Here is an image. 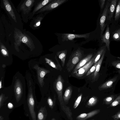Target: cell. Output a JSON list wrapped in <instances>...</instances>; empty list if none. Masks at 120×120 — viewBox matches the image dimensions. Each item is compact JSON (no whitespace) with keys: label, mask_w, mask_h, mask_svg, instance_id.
Returning <instances> with one entry per match:
<instances>
[{"label":"cell","mask_w":120,"mask_h":120,"mask_svg":"<svg viewBox=\"0 0 120 120\" xmlns=\"http://www.w3.org/2000/svg\"><path fill=\"white\" fill-rule=\"evenodd\" d=\"M36 0H22L17 7L18 13L21 12V15L24 22L27 23L32 10Z\"/></svg>","instance_id":"1"},{"label":"cell","mask_w":120,"mask_h":120,"mask_svg":"<svg viewBox=\"0 0 120 120\" xmlns=\"http://www.w3.org/2000/svg\"><path fill=\"white\" fill-rule=\"evenodd\" d=\"M14 38L15 40L14 43V47L17 51H19V47L20 45L21 42L26 44L31 50L34 47L33 42L30 38L17 29H15Z\"/></svg>","instance_id":"2"},{"label":"cell","mask_w":120,"mask_h":120,"mask_svg":"<svg viewBox=\"0 0 120 120\" xmlns=\"http://www.w3.org/2000/svg\"><path fill=\"white\" fill-rule=\"evenodd\" d=\"M83 53L80 49H77L72 53L66 65V68L68 72H72L77 64L83 59Z\"/></svg>","instance_id":"3"},{"label":"cell","mask_w":120,"mask_h":120,"mask_svg":"<svg viewBox=\"0 0 120 120\" xmlns=\"http://www.w3.org/2000/svg\"><path fill=\"white\" fill-rule=\"evenodd\" d=\"M94 59V57L85 65L75 72L71 73L69 76L79 79L84 78V76H86L87 72L93 65Z\"/></svg>","instance_id":"4"},{"label":"cell","mask_w":120,"mask_h":120,"mask_svg":"<svg viewBox=\"0 0 120 120\" xmlns=\"http://www.w3.org/2000/svg\"><path fill=\"white\" fill-rule=\"evenodd\" d=\"M64 82L61 75H60L58 76L54 82V89L58 95V100L60 105L64 104L62 94Z\"/></svg>","instance_id":"5"},{"label":"cell","mask_w":120,"mask_h":120,"mask_svg":"<svg viewBox=\"0 0 120 120\" xmlns=\"http://www.w3.org/2000/svg\"><path fill=\"white\" fill-rule=\"evenodd\" d=\"M67 0H52L43 8L38 11L36 14L42 13L46 12H49L66 2Z\"/></svg>","instance_id":"6"},{"label":"cell","mask_w":120,"mask_h":120,"mask_svg":"<svg viewBox=\"0 0 120 120\" xmlns=\"http://www.w3.org/2000/svg\"><path fill=\"white\" fill-rule=\"evenodd\" d=\"M2 3L6 11L15 22H17L16 16L14 10L15 8L13 4L8 0H3Z\"/></svg>","instance_id":"7"},{"label":"cell","mask_w":120,"mask_h":120,"mask_svg":"<svg viewBox=\"0 0 120 120\" xmlns=\"http://www.w3.org/2000/svg\"><path fill=\"white\" fill-rule=\"evenodd\" d=\"M48 12H46L39 14L36 16L33 17L30 23V27L34 30L39 29L41 26V23L42 20Z\"/></svg>","instance_id":"8"},{"label":"cell","mask_w":120,"mask_h":120,"mask_svg":"<svg viewBox=\"0 0 120 120\" xmlns=\"http://www.w3.org/2000/svg\"><path fill=\"white\" fill-rule=\"evenodd\" d=\"M27 98V103L30 112L33 120H36L34 110V101L32 91L30 89Z\"/></svg>","instance_id":"9"},{"label":"cell","mask_w":120,"mask_h":120,"mask_svg":"<svg viewBox=\"0 0 120 120\" xmlns=\"http://www.w3.org/2000/svg\"><path fill=\"white\" fill-rule=\"evenodd\" d=\"M52 0H36L34 5V7L33 11L31 12L28 18L30 20L33 17L34 15L39 10L48 3L51 1Z\"/></svg>","instance_id":"10"},{"label":"cell","mask_w":120,"mask_h":120,"mask_svg":"<svg viewBox=\"0 0 120 120\" xmlns=\"http://www.w3.org/2000/svg\"><path fill=\"white\" fill-rule=\"evenodd\" d=\"M109 1L108 0L107 2L100 20L99 24L101 30V36L102 35L103 33L106 25V24H105V22L107 15L108 8L110 3Z\"/></svg>","instance_id":"11"},{"label":"cell","mask_w":120,"mask_h":120,"mask_svg":"<svg viewBox=\"0 0 120 120\" xmlns=\"http://www.w3.org/2000/svg\"><path fill=\"white\" fill-rule=\"evenodd\" d=\"M90 33L82 34H71L64 33L62 34L63 41L72 40L75 38H88Z\"/></svg>","instance_id":"12"},{"label":"cell","mask_w":120,"mask_h":120,"mask_svg":"<svg viewBox=\"0 0 120 120\" xmlns=\"http://www.w3.org/2000/svg\"><path fill=\"white\" fill-rule=\"evenodd\" d=\"M34 68L37 71L39 82L41 86H42L44 83L43 79L44 76L47 73H49L50 71L49 70L39 67L37 65H35Z\"/></svg>","instance_id":"13"},{"label":"cell","mask_w":120,"mask_h":120,"mask_svg":"<svg viewBox=\"0 0 120 120\" xmlns=\"http://www.w3.org/2000/svg\"><path fill=\"white\" fill-rule=\"evenodd\" d=\"M106 50L104 51L102 55L101 58L99 60L95 71L91 75V79L92 82L97 81L98 78L99 77V72L103 59Z\"/></svg>","instance_id":"14"},{"label":"cell","mask_w":120,"mask_h":120,"mask_svg":"<svg viewBox=\"0 0 120 120\" xmlns=\"http://www.w3.org/2000/svg\"><path fill=\"white\" fill-rule=\"evenodd\" d=\"M93 56V54H89L82 59L76 65L71 73L75 72L85 65L92 58Z\"/></svg>","instance_id":"15"},{"label":"cell","mask_w":120,"mask_h":120,"mask_svg":"<svg viewBox=\"0 0 120 120\" xmlns=\"http://www.w3.org/2000/svg\"><path fill=\"white\" fill-rule=\"evenodd\" d=\"M15 96L16 101L18 102L20 100L22 95V90L21 84L18 80L16 81L14 87Z\"/></svg>","instance_id":"16"},{"label":"cell","mask_w":120,"mask_h":120,"mask_svg":"<svg viewBox=\"0 0 120 120\" xmlns=\"http://www.w3.org/2000/svg\"><path fill=\"white\" fill-rule=\"evenodd\" d=\"M100 111V109L93 110L88 113L81 114L76 117L77 120H85L99 113Z\"/></svg>","instance_id":"17"},{"label":"cell","mask_w":120,"mask_h":120,"mask_svg":"<svg viewBox=\"0 0 120 120\" xmlns=\"http://www.w3.org/2000/svg\"><path fill=\"white\" fill-rule=\"evenodd\" d=\"M109 29V26L108 25H107L104 33L101 36L102 42L105 43V45L108 50L109 51L110 50V43L109 41L110 33Z\"/></svg>","instance_id":"18"},{"label":"cell","mask_w":120,"mask_h":120,"mask_svg":"<svg viewBox=\"0 0 120 120\" xmlns=\"http://www.w3.org/2000/svg\"><path fill=\"white\" fill-rule=\"evenodd\" d=\"M117 0H110L109 3L108 11V20H110L113 17Z\"/></svg>","instance_id":"19"},{"label":"cell","mask_w":120,"mask_h":120,"mask_svg":"<svg viewBox=\"0 0 120 120\" xmlns=\"http://www.w3.org/2000/svg\"><path fill=\"white\" fill-rule=\"evenodd\" d=\"M117 78V76H116L101 85L98 87L99 90H101L111 87L114 83L116 80Z\"/></svg>","instance_id":"20"},{"label":"cell","mask_w":120,"mask_h":120,"mask_svg":"<svg viewBox=\"0 0 120 120\" xmlns=\"http://www.w3.org/2000/svg\"><path fill=\"white\" fill-rule=\"evenodd\" d=\"M72 92V87L69 86L66 89L63 96L64 101L66 104H67L71 96Z\"/></svg>","instance_id":"21"},{"label":"cell","mask_w":120,"mask_h":120,"mask_svg":"<svg viewBox=\"0 0 120 120\" xmlns=\"http://www.w3.org/2000/svg\"><path fill=\"white\" fill-rule=\"evenodd\" d=\"M47 115V111L45 106L41 107L38 112V120H45Z\"/></svg>","instance_id":"22"},{"label":"cell","mask_w":120,"mask_h":120,"mask_svg":"<svg viewBox=\"0 0 120 120\" xmlns=\"http://www.w3.org/2000/svg\"><path fill=\"white\" fill-rule=\"evenodd\" d=\"M67 52V50H65L58 51L56 53L57 56L61 61L62 66L63 67L65 63Z\"/></svg>","instance_id":"23"},{"label":"cell","mask_w":120,"mask_h":120,"mask_svg":"<svg viewBox=\"0 0 120 120\" xmlns=\"http://www.w3.org/2000/svg\"><path fill=\"white\" fill-rule=\"evenodd\" d=\"M106 47L105 45L102 46L101 47L97 52L95 56H94L93 61L94 64L98 62L104 51L106 50Z\"/></svg>","instance_id":"24"},{"label":"cell","mask_w":120,"mask_h":120,"mask_svg":"<svg viewBox=\"0 0 120 120\" xmlns=\"http://www.w3.org/2000/svg\"><path fill=\"white\" fill-rule=\"evenodd\" d=\"M45 60L46 63L48 64L50 66L56 69L59 70L61 71L62 68L61 66H60L54 63L52 60L47 58H45Z\"/></svg>","instance_id":"25"},{"label":"cell","mask_w":120,"mask_h":120,"mask_svg":"<svg viewBox=\"0 0 120 120\" xmlns=\"http://www.w3.org/2000/svg\"><path fill=\"white\" fill-rule=\"evenodd\" d=\"M120 18V0L118 1L116 7L114 16L115 20L116 21Z\"/></svg>","instance_id":"26"},{"label":"cell","mask_w":120,"mask_h":120,"mask_svg":"<svg viewBox=\"0 0 120 120\" xmlns=\"http://www.w3.org/2000/svg\"><path fill=\"white\" fill-rule=\"evenodd\" d=\"M98 100V99L96 97L93 96L89 99L87 102V104L89 106H93L97 103Z\"/></svg>","instance_id":"27"},{"label":"cell","mask_w":120,"mask_h":120,"mask_svg":"<svg viewBox=\"0 0 120 120\" xmlns=\"http://www.w3.org/2000/svg\"><path fill=\"white\" fill-rule=\"evenodd\" d=\"M113 39L116 41L120 40V28L116 30L112 35Z\"/></svg>","instance_id":"28"},{"label":"cell","mask_w":120,"mask_h":120,"mask_svg":"<svg viewBox=\"0 0 120 120\" xmlns=\"http://www.w3.org/2000/svg\"><path fill=\"white\" fill-rule=\"evenodd\" d=\"M1 52L2 54L4 56H8V51L5 47L1 42L0 43Z\"/></svg>","instance_id":"29"},{"label":"cell","mask_w":120,"mask_h":120,"mask_svg":"<svg viewBox=\"0 0 120 120\" xmlns=\"http://www.w3.org/2000/svg\"><path fill=\"white\" fill-rule=\"evenodd\" d=\"M114 98V95H112L106 97L104 99V101L105 104H108L112 103Z\"/></svg>","instance_id":"30"},{"label":"cell","mask_w":120,"mask_h":120,"mask_svg":"<svg viewBox=\"0 0 120 120\" xmlns=\"http://www.w3.org/2000/svg\"><path fill=\"white\" fill-rule=\"evenodd\" d=\"M56 98L54 97V101H53L50 97H49L47 99V102L49 107L52 109L55 105Z\"/></svg>","instance_id":"31"},{"label":"cell","mask_w":120,"mask_h":120,"mask_svg":"<svg viewBox=\"0 0 120 120\" xmlns=\"http://www.w3.org/2000/svg\"><path fill=\"white\" fill-rule=\"evenodd\" d=\"M82 96V94H81L76 99L73 106V108L74 109H76L79 104L81 100Z\"/></svg>","instance_id":"32"},{"label":"cell","mask_w":120,"mask_h":120,"mask_svg":"<svg viewBox=\"0 0 120 120\" xmlns=\"http://www.w3.org/2000/svg\"><path fill=\"white\" fill-rule=\"evenodd\" d=\"M98 62L94 64L91 68L86 74V76L90 75L92 73H93L95 71Z\"/></svg>","instance_id":"33"},{"label":"cell","mask_w":120,"mask_h":120,"mask_svg":"<svg viewBox=\"0 0 120 120\" xmlns=\"http://www.w3.org/2000/svg\"><path fill=\"white\" fill-rule=\"evenodd\" d=\"M111 64L112 66L116 68L119 69L118 72L120 74V60H117L112 61Z\"/></svg>","instance_id":"34"},{"label":"cell","mask_w":120,"mask_h":120,"mask_svg":"<svg viewBox=\"0 0 120 120\" xmlns=\"http://www.w3.org/2000/svg\"><path fill=\"white\" fill-rule=\"evenodd\" d=\"M120 104V95L112 102L111 105V107H115Z\"/></svg>","instance_id":"35"},{"label":"cell","mask_w":120,"mask_h":120,"mask_svg":"<svg viewBox=\"0 0 120 120\" xmlns=\"http://www.w3.org/2000/svg\"><path fill=\"white\" fill-rule=\"evenodd\" d=\"M5 99V98L2 94H1L0 96V108L3 106V103Z\"/></svg>","instance_id":"36"},{"label":"cell","mask_w":120,"mask_h":120,"mask_svg":"<svg viewBox=\"0 0 120 120\" xmlns=\"http://www.w3.org/2000/svg\"><path fill=\"white\" fill-rule=\"evenodd\" d=\"M112 117L114 120H118L120 119V111L112 116Z\"/></svg>","instance_id":"37"},{"label":"cell","mask_w":120,"mask_h":120,"mask_svg":"<svg viewBox=\"0 0 120 120\" xmlns=\"http://www.w3.org/2000/svg\"><path fill=\"white\" fill-rule=\"evenodd\" d=\"M105 0H100V6L101 9H102L104 8L105 3Z\"/></svg>","instance_id":"38"},{"label":"cell","mask_w":120,"mask_h":120,"mask_svg":"<svg viewBox=\"0 0 120 120\" xmlns=\"http://www.w3.org/2000/svg\"><path fill=\"white\" fill-rule=\"evenodd\" d=\"M13 106L12 104L11 103H9L8 104V107L9 108L11 109L12 108Z\"/></svg>","instance_id":"39"},{"label":"cell","mask_w":120,"mask_h":120,"mask_svg":"<svg viewBox=\"0 0 120 120\" xmlns=\"http://www.w3.org/2000/svg\"><path fill=\"white\" fill-rule=\"evenodd\" d=\"M2 87V85L1 80L0 82V89H1Z\"/></svg>","instance_id":"40"},{"label":"cell","mask_w":120,"mask_h":120,"mask_svg":"<svg viewBox=\"0 0 120 120\" xmlns=\"http://www.w3.org/2000/svg\"><path fill=\"white\" fill-rule=\"evenodd\" d=\"M4 119V118L1 115L0 116V120H3Z\"/></svg>","instance_id":"41"},{"label":"cell","mask_w":120,"mask_h":120,"mask_svg":"<svg viewBox=\"0 0 120 120\" xmlns=\"http://www.w3.org/2000/svg\"><path fill=\"white\" fill-rule=\"evenodd\" d=\"M51 120H56V119H55V118H53Z\"/></svg>","instance_id":"42"},{"label":"cell","mask_w":120,"mask_h":120,"mask_svg":"<svg viewBox=\"0 0 120 120\" xmlns=\"http://www.w3.org/2000/svg\"><path fill=\"white\" fill-rule=\"evenodd\" d=\"M94 120V119H93V120Z\"/></svg>","instance_id":"43"}]
</instances>
